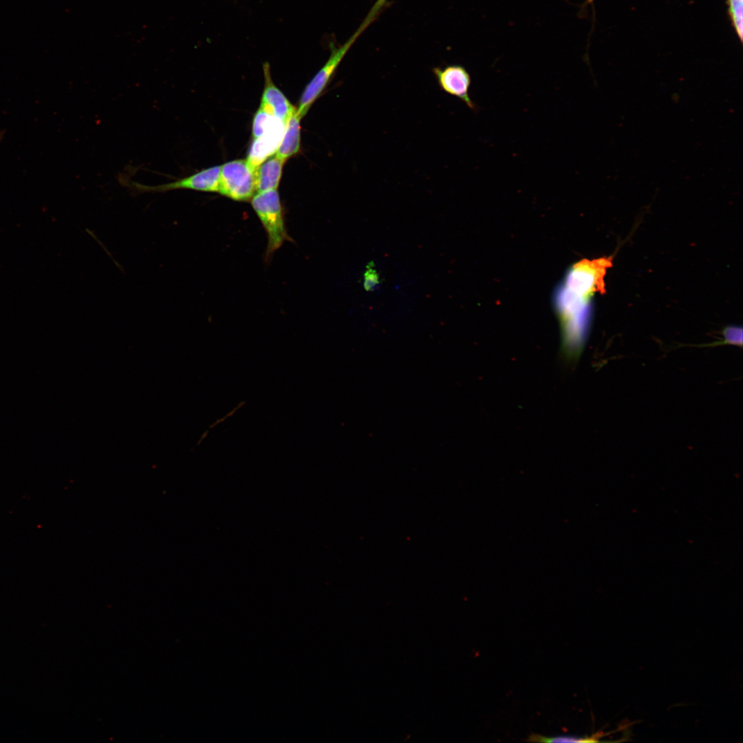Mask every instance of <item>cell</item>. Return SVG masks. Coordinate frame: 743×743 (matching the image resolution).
<instances>
[{"instance_id": "1", "label": "cell", "mask_w": 743, "mask_h": 743, "mask_svg": "<svg viewBox=\"0 0 743 743\" xmlns=\"http://www.w3.org/2000/svg\"><path fill=\"white\" fill-rule=\"evenodd\" d=\"M388 3V0H376L353 34L341 45L338 47L332 45L329 58L306 86L300 98L297 111L301 118L307 114L311 105L330 83L351 47L367 28L378 19Z\"/></svg>"}, {"instance_id": "2", "label": "cell", "mask_w": 743, "mask_h": 743, "mask_svg": "<svg viewBox=\"0 0 743 743\" xmlns=\"http://www.w3.org/2000/svg\"><path fill=\"white\" fill-rule=\"evenodd\" d=\"M251 205L268 236L267 255L279 249L285 241H291L286 228L283 209L277 189L257 193Z\"/></svg>"}, {"instance_id": "3", "label": "cell", "mask_w": 743, "mask_h": 743, "mask_svg": "<svg viewBox=\"0 0 743 743\" xmlns=\"http://www.w3.org/2000/svg\"><path fill=\"white\" fill-rule=\"evenodd\" d=\"M220 171V166H213L171 182L153 186L128 180L126 176H121L120 182L137 193H164L179 189L218 193Z\"/></svg>"}, {"instance_id": "4", "label": "cell", "mask_w": 743, "mask_h": 743, "mask_svg": "<svg viewBox=\"0 0 743 743\" xmlns=\"http://www.w3.org/2000/svg\"><path fill=\"white\" fill-rule=\"evenodd\" d=\"M256 170L247 160H236L221 166L218 193L237 201H247L256 192Z\"/></svg>"}, {"instance_id": "5", "label": "cell", "mask_w": 743, "mask_h": 743, "mask_svg": "<svg viewBox=\"0 0 743 743\" xmlns=\"http://www.w3.org/2000/svg\"><path fill=\"white\" fill-rule=\"evenodd\" d=\"M432 72L441 90L457 98L471 110L476 109V105L469 95L471 75L464 67L450 65L443 68L434 67Z\"/></svg>"}, {"instance_id": "6", "label": "cell", "mask_w": 743, "mask_h": 743, "mask_svg": "<svg viewBox=\"0 0 743 743\" xmlns=\"http://www.w3.org/2000/svg\"><path fill=\"white\" fill-rule=\"evenodd\" d=\"M263 69L265 88L259 108L286 125L297 109L273 83L270 76V65L268 63L263 64Z\"/></svg>"}, {"instance_id": "7", "label": "cell", "mask_w": 743, "mask_h": 743, "mask_svg": "<svg viewBox=\"0 0 743 743\" xmlns=\"http://www.w3.org/2000/svg\"><path fill=\"white\" fill-rule=\"evenodd\" d=\"M285 125L277 120L260 138L254 139L247 161L255 170L269 157L275 154L281 143Z\"/></svg>"}, {"instance_id": "8", "label": "cell", "mask_w": 743, "mask_h": 743, "mask_svg": "<svg viewBox=\"0 0 743 743\" xmlns=\"http://www.w3.org/2000/svg\"><path fill=\"white\" fill-rule=\"evenodd\" d=\"M284 163L274 155L259 166L255 172L256 193L277 189Z\"/></svg>"}, {"instance_id": "9", "label": "cell", "mask_w": 743, "mask_h": 743, "mask_svg": "<svg viewBox=\"0 0 743 743\" xmlns=\"http://www.w3.org/2000/svg\"><path fill=\"white\" fill-rule=\"evenodd\" d=\"M301 118L296 111L285 125L283 135L275 153L277 157L285 162L299 150Z\"/></svg>"}, {"instance_id": "10", "label": "cell", "mask_w": 743, "mask_h": 743, "mask_svg": "<svg viewBox=\"0 0 743 743\" xmlns=\"http://www.w3.org/2000/svg\"><path fill=\"white\" fill-rule=\"evenodd\" d=\"M728 14L738 39H743V0H726Z\"/></svg>"}, {"instance_id": "11", "label": "cell", "mask_w": 743, "mask_h": 743, "mask_svg": "<svg viewBox=\"0 0 743 743\" xmlns=\"http://www.w3.org/2000/svg\"><path fill=\"white\" fill-rule=\"evenodd\" d=\"M598 734L593 735L592 736H575V735H557V736H543L539 734L532 733L529 735L527 740L530 742H596V738L599 736Z\"/></svg>"}, {"instance_id": "12", "label": "cell", "mask_w": 743, "mask_h": 743, "mask_svg": "<svg viewBox=\"0 0 743 743\" xmlns=\"http://www.w3.org/2000/svg\"><path fill=\"white\" fill-rule=\"evenodd\" d=\"M277 120L278 119L259 108L255 115L252 123L254 139L261 137Z\"/></svg>"}, {"instance_id": "13", "label": "cell", "mask_w": 743, "mask_h": 743, "mask_svg": "<svg viewBox=\"0 0 743 743\" xmlns=\"http://www.w3.org/2000/svg\"><path fill=\"white\" fill-rule=\"evenodd\" d=\"M374 267V263L372 261L369 262L364 272L363 287L368 292L376 290L380 283V276Z\"/></svg>"}, {"instance_id": "14", "label": "cell", "mask_w": 743, "mask_h": 743, "mask_svg": "<svg viewBox=\"0 0 743 743\" xmlns=\"http://www.w3.org/2000/svg\"><path fill=\"white\" fill-rule=\"evenodd\" d=\"M723 335L724 340L722 343H729L742 345V329L738 327L730 326L724 330Z\"/></svg>"}, {"instance_id": "15", "label": "cell", "mask_w": 743, "mask_h": 743, "mask_svg": "<svg viewBox=\"0 0 743 743\" xmlns=\"http://www.w3.org/2000/svg\"><path fill=\"white\" fill-rule=\"evenodd\" d=\"M594 0H587L588 3H591Z\"/></svg>"}]
</instances>
